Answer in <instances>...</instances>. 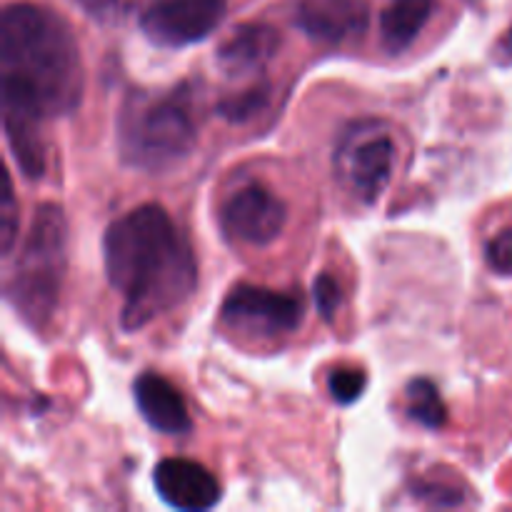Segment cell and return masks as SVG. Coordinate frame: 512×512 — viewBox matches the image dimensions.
<instances>
[{"label":"cell","instance_id":"cell-1","mask_svg":"<svg viewBox=\"0 0 512 512\" xmlns=\"http://www.w3.org/2000/svg\"><path fill=\"white\" fill-rule=\"evenodd\" d=\"M85 70L68 20L35 3H13L0 18L3 120L45 125L75 113Z\"/></svg>","mask_w":512,"mask_h":512},{"label":"cell","instance_id":"cell-2","mask_svg":"<svg viewBox=\"0 0 512 512\" xmlns=\"http://www.w3.org/2000/svg\"><path fill=\"white\" fill-rule=\"evenodd\" d=\"M108 283L120 295L125 333L183 305L198 288V260L183 230L160 205H138L103 235Z\"/></svg>","mask_w":512,"mask_h":512},{"label":"cell","instance_id":"cell-3","mask_svg":"<svg viewBox=\"0 0 512 512\" xmlns=\"http://www.w3.org/2000/svg\"><path fill=\"white\" fill-rule=\"evenodd\" d=\"M195 125L190 93L133 90L118 110V153L128 168L143 173H168L195 150Z\"/></svg>","mask_w":512,"mask_h":512},{"label":"cell","instance_id":"cell-4","mask_svg":"<svg viewBox=\"0 0 512 512\" xmlns=\"http://www.w3.org/2000/svg\"><path fill=\"white\" fill-rule=\"evenodd\" d=\"M65 270L68 220L60 205L43 203L35 208L18 260L5 280V298L30 328L43 330L55 315Z\"/></svg>","mask_w":512,"mask_h":512},{"label":"cell","instance_id":"cell-5","mask_svg":"<svg viewBox=\"0 0 512 512\" xmlns=\"http://www.w3.org/2000/svg\"><path fill=\"white\" fill-rule=\"evenodd\" d=\"M220 320L233 333L280 338L295 333L303 323V298L260 285H235L223 300Z\"/></svg>","mask_w":512,"mask_h":512},{"label":"cell","instance_id":"cell-6","mask_svg":"<svg viewBox=\"0 0 512 512\" xmlns=\"http://www.w3.org/2000/svg\"><path fill=\"white\" fill-rule=\"evenodd\" d=\"M338 175L363 203L373 205L388 188L395 168V140L380 125L358 123L340 143Z\"/></svg>","mask_w":512,"mask_h":512},{"label":"cell","instance_id":"cell-7","mask_svg":"<svg viewBox=\"0 0 512 512\" xmlns=\"http://www.w3.org/2000/svg\"><path fill=\"white\" fill-rule=\"evenodd\" d=\"M228 0H160L140 18V30L158 48H188L208 38L225 18Z\"/></svg>","mask_w":512,"mask_h":512},{"label":"cell","instance_id":"cell-8","mask_svg":"<svg viewBox=\"0 0 512 512\" xmlns=\"http://www.w3.org/2000/svg\"><path fill=\"white\" fill-rule=\"evenodd\" d=\"M288 223V208L270 188L260 183L235 190L220 208V228L233 243L270 245Z\"/></svg>","mask_w":512,"mask_h":512},{"label":"cell","instance_id":"cell-9","mask_svg":"<svg viewBox=\"0 0 512 512\" xmlns=\"http://www.w3.org/2000/svg\"><path fill=\"white\" fill-rule=\"evenodd\" d=\"M155 493L168 508L210 510L220 503V483L205 465L185 458H165L153 470Z\"/></svg>","mask_w":512,"mask_h":512},{"label":"cell","instance_id":"cell-10","mask_svg":"<svg viewBox=\"0 0 512 512\" xmlns=\"http://www.w3.org/2000/svg\"><path fill=\"white\" fill-rule=\"evenodd\" d=\"M295 23L310 40L343 45L368 30V0H300Z\"/></svg>","mask_w":512,"mask_h":512},{"label":"cell","instance_id":"cell-11","mask_svg":"<svg viewBox=\"0 0 512 512\" xmlns=\"http://www.w3.org/2000/svg\"><path fill=\"white\" fill-rule=\"evenodd\" d=\"M280 48V35L268 23L238 25L218 48V65L228 78L258 75Z\"/></svg>","mask_w":512,"mask_h":512},{"label":"cell","instance_id":"cell-12","mask_svg":"<svg viewBox=\"0 0 512 512\" xmlns=\"http://www.w3.org/2000/svg\"><path fill=\"white\" fill-rule=\"evenodd\" d=\"M133 398L145 423L163 435H185L193 428L183 393L158 373H143L133 383Z\"/></svg>","mask_w":512,"mask_h":512},{"label":"cell","instance_id":"cell-13","mask_svg":"<svg viewBox=\"0 0 512 512\" xmlns=\"http://www.w3.org/2000/svg\"><path fill=\"white\" fill-rule=\"evenodd\" d=\"M435 0H390L380 15V40L388 53H403L418 40L433 15Z\"/></svg>","mask_w":512,"mask_h":512},{"label":"cell","instance_id":"cell-14","mask_svg":"<svg viewBox=\"0 0 512 512\" xmlns=\"http://www.w3.org/2000/svg\"><path fill=\"white\" fill-rule=\"evenodd\" d=\"M405 403H408V415L428 430H440L448 423V408L435 388L433 380L428 378H415L410 380L405 388Z\"/></svg>","mask_w":512,"mask_h":512},{"label":"cell","instance_id":"cell-15","mask_svg":"<svg viewBox=\"0 0 512 512\" xmlns=\"http://www.w3.org/2000/svg\"><path fill=\"white\" fill-rule=\"evenodd\" d=\"M270 98V88L268 85H253V88L243 90L240 95H233V98H225L223 103L218 105V113L223 115L225 120L230 123H245L248 118L258 115L260 110L265 108Z\"/></svg>","mask_w":512,"mask_h":512},{"label":"cell","instance_id":"cell-16","mask_svg":"<svg viewBox=\"0 0 512 512\" xmlns=\"http://www.w3.org/2000/svg\"><path fill=\"white\" fill-rule=\"evenodd\" d=\"M365 385H368V378H365L363 370H355V368L333 370L328 378L330 395H333L335 403L340 405L358 403L365 393Z\"/></svg>","mask_w":512,"mask_h":512},{"label":"cell","instance_id":"cell-17","mask_svg":"<svg viewBox=\"0 0 512 512\" xmlns=\"http://www.w3.org/2000/svg\"><path fill=\"white\" fill-rule=\"evenodd\" d=\"M15 233H18V203H15L13 183H10V175H5V190H3V205H0V250L8 258L13 253L15 245Z\"/></svg>","mask_w":512,"mask_h":512},{"label":"cell","instance_id":"cell-18","mask_svg":"<svg viewBox=\"0 0 512 512\" xmlns=\"http://www.w3.org/2000/svg\"><path fill=\"white\" fill-rule=\"evenodd\" d=\"M313 298H315V305H318V313L323 315L325 323H333L335 313H338L340 303H343V290H340L338 280L328 273L318 275L313 283Z\"/></svg>","mask_w":512,"mask_h":512},{"label":"cell","instance_id":"cell-19","mask_svg":"<svg viewBox=\"0 0 512 512\" xmlns=\"http://www.w3.org/2000/svg\"><path fill=\"white\" fill-rule=\"evenodd\" d=\"M485 260L498 275H512V228L500 230L488 245H485Z\"/></svg>","mask_w":512,"mask_h":512},{"label":"cell","instance_id":"cell-20","mask_svg":"<svg viewBox=\"0 0 512 512\" xmlns=\"http://www.w3.org/2000/svg\"><path fill=\"white\" fill-rule=\"evenodd\" d=\"M95 23H110L115 20L120 8V0H75Z\"/></svg>","mask_w":512,"mask_h":512},{"label":"cell","instance_id":"cell-21","mask_svg":"<svg viewBox=\"0 0 512 512\" xmlns=\"http://www.w3.org/2000/svg\"><path fill=\"white\" fill-rule=\"evenodd\" d=\"M418 498H425L430 500V505H435V508H448V505H458L460 503V493H455V490H448L443 488V485H425L420 483L418 485Z\"/></svg>","mask_w":512,"mask_h":512},{"label":"cell","instance_id":"cell-22","mask_svg":"<svg viewBox=\"0 0 512 512\" xmlns=\"http://www.w3.org/2000/svg\"><path fill=\"white\" fill-rule=\"evenodd\" d=\"M498 53H500V58L505 60V63H512V28L508 30V35H505V38L500 40Z\"/></svg>","mask_w":512,"mask_h":512}]
</instances>
